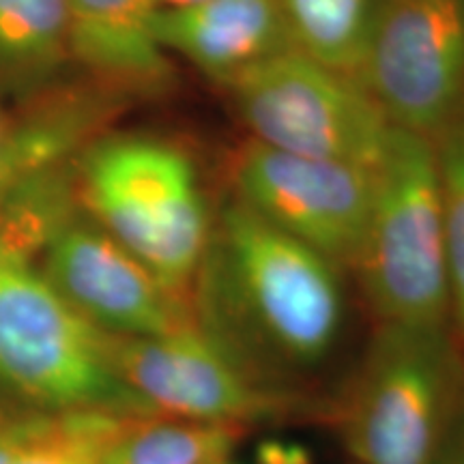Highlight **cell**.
I'll use <instances>...</instances> for the list:
<instances>
[{
  "instance_id": "cell-1",
  "label": "cell",
  "mask_w": 464,
  "mask_h": 464,
  "mask_svg": "<svg viewBox=\"0 0 464 464\" xmlns=\"http://www.w3.org/2000/svg\"><path fill=\"white\" fill-rule=\"evenodd\" d=\"M196 324L254 381L305 396L344 335L342 266L228 198L191 286Z\"/></svg>"
},
{
  "instance_id": "cell-2",
  "label": "cell",
  "mask_w": 464,
  "mask_h": 464,
  "mask_svg": "<svg viewBox=\"0 0 464 464\" xmlns=\"http://www.w3.org/2000/svg\"><path fill=\"white\" fill-rule=\"evenodd\" d=\"M462 402L451 324L376 323L332 417L353 464H434Z\"/></svg>"
},
{
  "instance_id": "cell-3",
  "label": "cell",
  "mask_w": 464,
  "mask_h": 464,
  "mask_svg": "<svg viewBox=\"0 0 464 464\" xmlns=\"http://www.w3.org/2000/svg\"><path fill=\"white\" fill-rule=\"evenodd\" d=\"M78 202L177 293L189 295L213 222L189 155L150 136H106L75 161Z\"/></svg>"
},
{
  "instance_id": "cell-4",
  "label": "cell",
  "mask_w": 464,
  "mask_h": 464,
  "mask_svg": "<svg viewBox=\"0 0 464 464\" xmlns=\"http://www.w3.org/2000/svg\"><path fill=\"white\" fill-rule=\"evenodd\" d=\"M0 382L44 411L147 417L110 357V334L58 293L33 254L0 241Z\"/></svg>"
},
{
  "instance_id": "cell-5",
  "label": "cell",
  "mask_w": 464,
  "mask_h": 464,
  "mask_svg": "<svg viewBox=\"0 0 464 464\" xmlns=\"http://www.w3.org/2000/svg\"><path fill=\"white\" fill-rule=\"evenodd\" d=\"M351 269L376 323L451 324L448 247L432 138L400 127L392 130Z\"/></svg>"
},
{
  "instance_id": "cell-6",
  "label": "cell",
  "mask_w": 464,
  "mask_h": 464,
  "mask_svg": "<svg viewBox=\"0 0 464 464\" xmlns=\"http://www.w3.org/2000/svg\"><path fill=\"white\" fill-rule=\"evenodd\" d=\"M232 102L265 147L376 170L393 125L355 75L286 50L228 82Z\"/></svg>"
},
{
  "instance_id": "cell-7",
  "label": "cell",
  "mask_w": 464,
  "mask_h": 464,
  "mask_svg": "<svg viewBox=\"0 0 464 464\" xmlns=\"http://www.w3.org/2000/svg\"><path fill=\"white\" fill-rule=\"evenodd\" d=\"M110 357L150 415L249 430L305 413L304 396L266 390L198 324L150 338L110 334Z\"/></svg>"
},
{
  "instance_id": "cell-8",
  "label": "cell",
  "mask_w": 464,
  "mask_h": 464,
  "mask_svg": "<svg viewBox=\"0 0 464 464\" xmlns=\"http://www.w3.org/2000/svg\"><path fill=\"white\" fill-rule=\"evenodd\" d=\"M359 82L393 127L437 136L464 110V0H379Z\"/></svg>"
},
{
  "instance_id": "cell-9",
  "label": "cell",
  "mask_w": 464,
  "mask_h": 464,
  "mask_svg": "<svg viewBox=\"0 0 464 464\" xmlns=\"http://www.w3.org/2000/svg\"><path fill=\"white\" fill-rule=\"evenodd\" d=\"M376 170L247 140L232 166V198L351 269L372 208Z\"/></svg>"
},
{
  "instance_id": "cell-10",
  "label": "cell",
  "mask_w": 464,
  "mask_h": 464,
  "mask_svg": "<svg viewBox=\"0 0 464 464\" xmlns=\"http://www.w3.org/2000/svg\"><path fill=\"white\" fill-rule=\"evenodd\" d=\"M42 256L45 277L102 332L150 338L196 323L189 295L161 282L91 218L73 216Z\"/></svg>"
},
{
  "instance_id": "cell-11",
  "label": "cell",
  "mask_w": 464,
  "mask_h": 464,
  "mask_svg": "<svg viewBox=\"0 0 464 464\" xmlns=\"http://www.w3.org/2000/svg\"><path fill=\"white\" fill-rule=\"evenodd\" d=\"M155 37L166 54H177L219 84L293 50L277 0H202L160 9Z\"/></svg>"
},
{
  "instance_id": "cell-12",
  "label": "cell",
  "mask_w": 464,
  "mask_h": 464,
  "mask_svg": "<svg viewBox=\"0 0 464 464\" xmlns=\"http://www.w3.org/2000/svg\"><path fill=\"white\" fill-rule=\"evenodd\" d=\"M158 11V0H69L72 56L110 89H164L172 69L155 37Z\"/></svg>"
},
{
  "instance_id": "cell-13",
  "label": "cell",
  "mask_w": 464,
  "mask_h": 464,
  "mask_svg": "<svg viewBox=\"0 0 464 464\" xmlns=\"http://www.w3.org/2000/svg\"><path fill=\"white\" fill-rule=\"evenodd\" d=\"M131 420L108 411H45L0 421V464H103Z\"/></svg>"
},
{
  "instance_id": "cell-14",
  "label": "cell",
  "mask_w": 464,
  "mask_h": 464,
  "mask_svg": "<svg viewBox=\"0 0 464 464\" xmlns=\"http://www.w3.org/2000/svg\"><path fill=\"white\" fill-rule=\"evenodd\" d=\"M69 58V0H0V86L39 89Z\"/></svg>"
},
{
  "instance_id": "cell-15",
  "label": "cell",
  "mask_w": 464,
  "mask_h": 464,
  "mask_svg": "<svg viewBox=\"0 0 464 464\" xmlns=\"http://www.w3.org/2000/svg\"><path fill=\"white\" fill-rule=\"evenodd\" d=\"M246 428L174 417H133L103 464H219L235 458Z\"/></svg>"
},
{
  "instance_id": "cell-16",
  "label": "cell",
  "mask_w": 464,
  "mask_h": 464,
  "mask_svg": "<svg viewBox=\"0 0 464 464\" xmlns=\"http://www.w3.org/2000/svg\"><path fill=\"white\" fill-rule=\"evenodd\" d=\"M379 0H277L293 48L359 78Z\"/></svg>"
},
{
  "instance_id": "cell-17",
  "label": "cell",
  "mask_w": 464,
  "mask_h": 464,
  "mask_svg": "<svg viewBox=\"0 0 464 464\" xmlns=\"http://www.w3.org/2000/svg\"><path fill=\"white\" fill-rule=\"evenodd\" d=\"M448 247L451 324L464 346V110L432 138Z\"/></svg>"
},
{
  "instance_id": "cell-18",
  "label": "cell",
  "mask_w": 464,
  "mask_h": 464,
  "mask_svg": "<svg viewBox=\"0 0 464 464\" xmlns=\"http://www.w3.org/2000/svg\"><path fill=\"white\" fill-rule=\"evenodd\" d=\"M252 464H316L307 445L284 437H265L252 454Z\"/></svg>"
},
{
  "instance_id": "cell-19",
  "label": "cell",
  "mask_w": 464,
  "mask_h": 464,
  "mask_svg": "<svg viewBox=\"0 0 464 464\" xmlns=\"http://www.w3.org/2000/svg\"><path fill=\"white\" fill-rule=\"evenodd\" d=\"M434 464H464V402L451 421Z\"/></svg>"
},
{
  "instance_id": "cell-20",
  "label": "cell",
  "mask_w": 464,
  "mask_h": 464,
  "mask_svg": "<svg viewBox=\"0 0 464 464\" xmlns=\"http://www.w3.org/2000/svg\"><path fill=\"white\" fill-rule=\"evenodd\" d=\"M202 3V0H158L160 9H179V7H188V5H196Z\"/></svg>"
},
{
  "instance_id": "cell-21",
  "label": "cell",
  "mask_w": 464,
  "mask_h": 464,
  "mask_svg": "<svg viewBox=\"0 0 464 464\" xmlns=\"http://www.w3.org/2000/svg\"><path fill=\"white\" fill-rule=\"evenodd\" d=\"M219 464H241V462H237V458H230V460H224V462H219Z\"/></svg>"
},
{
  "instance_id": "cell-22",
  "label": "cell",
  "mask_w": 464,
  "mask_h": 464,
  "mask_svg": "<svg viewBox=\"0 0 464 464\" xmlns=\"http://www.w3.org/2000/svg\"><path fill=\"white\" fill-rule=\"evenodd\" d=\"M351 464H353V462H351Z\"/></svg>"
},
{
  "instance_id": "cell-23",
  "label": "cell",
  "mask_w": 464,
  "mask_h": 464,
  "mask_svg": "<svg viewBox=\"0 0 464 464\" xmlns=\"http://www.w3.org/2000/svg\"><path fill=\"white\" fill-rule=\"evenodd\" d=\"M462 348H464V346H462Z\"/></svg>"
}]
</instances>
